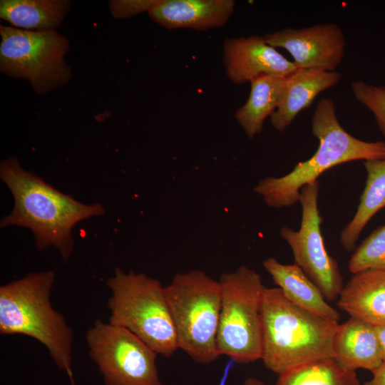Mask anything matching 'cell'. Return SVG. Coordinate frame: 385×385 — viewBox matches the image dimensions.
<instances>
[{
	"instance_id": "44dd1931",
	"label": "cell",
	"mask_w": 385,
	"mask_h": 385,
	"mask_svg": "<svg viewBox=\"0 0 385 385\" xmlns=\"http://www.w3.org/2000/svg\"><path fill=\"white\" fill-rule=\"evenodd\" d=\"M276 385H362L356 371L334 358L307 363L279 374Z\"/></svg>"
},
{
	"instance_id": "277c9868",
	"label": "cell",
	"mask_w": 385,
	"mask_h": 385,
	"mask_svg": "<svg viewBox=\"0 0 385 385\" xmlns=\"http://www.w3.org/2000/svg\"><path fill=\"white\" fill-rule=\"evenodd\" d=\"M55 272H33L0 287V333L24 334L42 344L74 385L72 369L73 332L55 310L50 296Z\"/></svg>"
},
{
	"instance_id": "e0dca14e",
	"label": "cell",
	"mask_w": 385,
	"mask_h": 385,
	"mask_svg": "<svg viewBox=\"0 0 385 385\" xmlns=\"http://www.w3.org/2000/svg\"><path fill=\"white\" fill-rule=\"evenodd\" d=\"M265 270L284 296L295 305L338 322L339 312L327 302L319 287L296 264H282L274 257L262 262Z\"/></svg>"
},
{
	"instance_id": "9a60e30c",
	"label": "cell",
	"mask_w": 385,
	"mask_h": 385,
	"mask_svg": "<svg viewBox=\"0 0 385 385\" xmlns=\"http://www.w3.org/2000/svg\"><path fill=\"white\" fill-rule=\"evenodd\" d=\"M338 299V307L351 317L373 326L385 325V271L354 274Z\"/></svg>"
},
{
	"instance_id": "ba28073f",
	"label": "cell",
	"mask_w": 385,
	"mask_h": 385,
	"mask_svg": "<svg viewBox=\"0 0 385 385\" xmlns=\"http://www.w3.org/2000/svg\"><path fill=\"white\" fill-rule=\"evenodd\" d=\"M0 71L29 81L38 95L63 86L72 78L65 59L70 49L67 38L56 30L29 31L0 26Z\"/></svg>"
},
{
	"instance_id": "52a82bcc",
	"label": "cell",
	"mask_w": 385,
	"mask_h": 385,
	"mask_svg": "<svg viewBox=\"0 0 385 385\" xmlns=\"http://www.w3.org/2000/svg\"><path fill=\"white\" fill-rule=\"evenodd\" d=\"M219 282L221 306L217 335L220 355L238 364L262 356L261 303L265 287L260 275L245 265L224 272Z\"/></svg>"
},
{
	"instance_id": "8fae6325",
	"label": "cell",
	"mask_w": 385,
	"mask_h": 385,
	"mask_svg": "<svg viewBox=\"0 0 385 385\" xmlns=\"http://www.w3.org/2000/svg\"><path fill=\"white\" fill-rule=\"evenodd\" d=\"M266 42L287 50L297 68L334 71L342 61L346 41L336 24H319L301 29L287 27L265 34Z\"/></svg>"
},
{
	"instance_id": "7c38bea8",
	"label": "cell",
	"mask_w": 385,
	"mask_h": 385,
	"mask_svg": "<svg viewBox=\"0 0 385 385\" xmlns=\"http://www.w3.org/2000/svg\"><path fill=\"white\" fill-rule=\"evenodd\" d=\"M222 51L225 73L235 84L250 83L262 75L287 76L298 69L260 36L227 38Z\"/></svg>"
},
{
	"instance_id": "ac0fdd59",
	"label": "cell",
	"mask_w": 385,
	"mask_h": 385,
	"mask_svg": "<svg viewBox=\"0 0 385 385\" xmlns=\"http://www.w3.org/2000/svg\"><path fill=\"white\" fill-rule=\"evenodd\" d=\"M70 8L68 0H1L0 17L21 29L56 30Z\"/></svg>"
},
{
	"instance_id": "9c48e42d",
	"label": "cell",
	"mask_w": 385,
	"mask_h": 385,
	"mask_svg": "<svg viewBox=\"0 0 385 385\" xmlns=\"http://www.w3.org/2000/svg\"><path fill=\"white\" fill-rule=\"evenodd\" d=\"M86 339L105 385H162L158 354L128 330L97 319Z\"/></svg>"
},
{
	"instance_id": "d6986e66",
	"label": "cell",
	"mask_w": 385,
	"mask_h": 385,
	"mask_svg": "<svg viewBox=\"0 0 385 385\" xmlns=\"http://www.w3.org/2000/svg\"><path fill=\"white\" fill-rule=\"evenodd\" d=\"M286 78L262 75L250 81L249 98L235 113V118L249 139L262 133L265 119L275 111Z\"/></svg>"
},
{
	"instance_id": "7402d4cb",
	"label": "cell",
	"mask_w": 385,
	"mask_h": 385,
	"mask_svg": "<svg viewBox=\"0 0 385 385\" xmlns=\"http://www.w3.org/2000/svg\"><path fill=\"white\" fill-rule=\"evenodd\" d=\"M351 273L385 271V225L378 227L354 250L348 264Z\"/></svg>"
},
{
	"instance_id": "7a4b0ae2",
	"label": "cell",
	"mask_w": 385,
	"mask_h": 385,
	"mask_svg": "<svg viewBox=\"0 0 385 385\" xmlns=\"http://www.w3.org/2000/svg\"><path fill=\"white\" fill-rule=\"evenodd\" d=\"M260 313L261 359L272 372L279 375L307 363L333 358L338 322L295 305L279 287H265Z\"/></svg>"
},
{
	"instance_id": "5b68a950",
	"label": "cell",
	"mask_w": 385,
	"mask_h": 385,
	"mask_svg": "<svg viewBox=\"0 0 385 385\" xmlns=\"http://www.w3.org/2000/svg\"><path fill=\"white\" fill-rule=\"evenodd\" d=\"M178 349L196 362L208 364L220 356L217 335L221 288L199 270L176 274L164 287Z\"/></svg>"
},
{
	"instance_id": "30bf717a",
	"label": "cell",
	"mask_w": 385,
	"mask_h": 385,
	"mask_svg": "<svg viewBox=\"0 0 385 385\" xmlns=\"http://www.w3.org/2000/svg\"><path fill=\"white\" fill-rule=\"evenodd\" d=\"M319 181L300 190L302 206L299 230L283 226L282 237L292 249L294 264L319 287L327 300L338 299L344 287L337 262L327 252L321 232L322 218L318 208Z\"/></svg>"
},
{
	"instance_id": "8992f818",
	"label": "cell",
	"mask_w": 385,
	"mask_h": 385,
	"mask_svg": "<svg viewBox=\"0 0 385 385\" xmlns=\"http://www.w3.org/2000/svg\"><path fill=\"white\" fill-rule=\"evenodd\" d=\"M106 284L111 292L109 323L128 330L158 354L171 356L178 344L160 282L144 273H125L116 267Z\"/></svg>"
},
{
	"instance_id": "5bb4252c",
	"label": "cell",
	"mask_w": 385,
	"mask_h": 385,
	"mask_svg": "<svg viewBox=\"0 0 385 385\" xmlns=\"http://www.w3.org/2000/svg\"><path fill=\"white\" fill-rule=\"evenodd\" d=\"M341 78L342 74L336 71L297 69L287 76L277 107L270 116L272 125L278 132H284L320 93L337 85Z\"/></svg>"
},
{
	"instance_id": "d4e9b609",
	"label": "cell",
	"mask_w": 385,
	"mask_h": 385,
	"mask_svg": "<svg viewBox=\"0 0 385 385\" xmlns=\"http://www.w3.org/2000/svg\"><path fill=\"white\" fill-rule=\"evenodd\" d=\"M371 372L372 378L362 385H385V362Z\"/></svg>"
},
{
	"instance_id": "4316f807",
	"label": "cell",
	"mask_w": 385,
	"mask_h": 385,
	"mask_svg": "<svg viewBox=\"0 0 385 385\" xmlns=\"http://www.w3.org/2000/svg\"><path fill=\"white\" fill-rule=\"evenodd\" d=\"M243 385H267V384H266L263 381L257 378L249 377L245 380Z\"/></svg>"
},
{
	"instance_id": "cb8c5ba5",
	"label": "cell",
	"mask_w": 385,
	"mask_h": 385,
	"mask_svg": "<svg viewBox=\"0 0 385 385\" xmlns=\"http://www.w3.org/2000/svg\"><path fill=\"white\" fill-rule=\"evenodd\" d=\"M160 0H113L109 9L115 19H123L150 11Z\"/></svg>"
},
{
	"instance_id": "2e32d148",
	"label": "cell",
	"mask_w": 385,
	"mask_h": 385,
	"mask_svg": "<svg viewBox=\"0 0 385 385\" xmlns=\"http://www.w3.org/2000/svg\"><path fill=\"white\" fill-rule=\"evenodd\" d=\"M333 358L354 371H372L379 367L383 360L374 326L354 317L339 324L334 337Z\"/></svg>"
},
{
	"instance_id": "6da1fadb",
	"label": "cell",
	"mask_w": 385,
	"mask_h": 385,
	"mask_svg": "<svg viewBox=\"0 0 385 385\" xmlns=\"http://www.w3.org/2000/svg\"><path fill=\"white\" fill-rule=\"evenodd\" d=\"M0 177L14 200L12 211L1 219V227L14 225L30 229L38 250L53 246L64 260L73 252V227L85 219L106 212L101 204L78 202L34 173L25 170L16 157L1 162Z\"/></svg>"
},
{
	"instance_id": "4fadbf2b",
	"label": "cell",
	"mask_w": 385,
	"mask_h": 385,
	"mask_svg": "<svg viewBox=\"0 0 385 385\" xmlns=\"http://www.w3.org/2000/svg\"><path fill=\"white\" fill-rule=\"evenodd\" d=\"M235 4L233 0H160L148 15L168 29L202 31L226 24Z\"/></svg>"
},
{
	"instance_id": "484cf974",
	"label": "cell",
	"mask_w": 385,
	"mask_h": 385,
	"mask_svg": "<svg viewBox=\"0 0 385 385\" xmlns=\"http://www.w3.org/2000/svg\"><path fill=\"white\" fill-rule=\"evenodd\" d=\"M381 352L383 362H385V325L374 326Z\"/></svg>"
},
{
	"instance_id": "603a6c76",
	"label": "cell",
	"mask_w": 385,
	"mask_h": 385,
	"mask_svg": "<svg viewBox=\"0 0 385 385\" xmlns=\"http://www.w3.org/2000/svg\"><path fill=\"white\" fill-rule=\"evenodd\" d=\"M355 98L373 114L385 138V86H375L357 80L351 83Z\"/></svg>"
},
{
	"instance_id": "3957f363",
	"label": "cell",
	"mask_w": 385,
	"mask_h": 385,
	"mask_svg": "<svg viewBox=\"0 0 385 385\" xmlns=\"http://www.w3.org/2000/svg\"><path fill=\"white\" fill-rule=\"evenodd\" d=\"M312 135L319 141L315 153L298 163L282 177H266L254 191L265 204L275 209L289 207L299 201L301 188L317 181L326 170L353 160L385 159V141H364L346 132L337 116L334 101L321 98L312 118Z\"/></svg>"
},
{
	"instance_id": "ffe728a7",
	"label": "cell",
	"mask_w": 385,
	"mask_h": 385,
	"mask_svg": "<svg viewBox=\"0 0 385 385\" xmlns=\"http://www.w3.org/2000/svg\"><path fill=\"white\" fill-rule=\"evenodd\" d=\"M367 173L364 191L356 212L340 234L341 245L351 251L368 222L381 209L385 207V159L364 161Z\"/></svg>"
}]
</instances>
